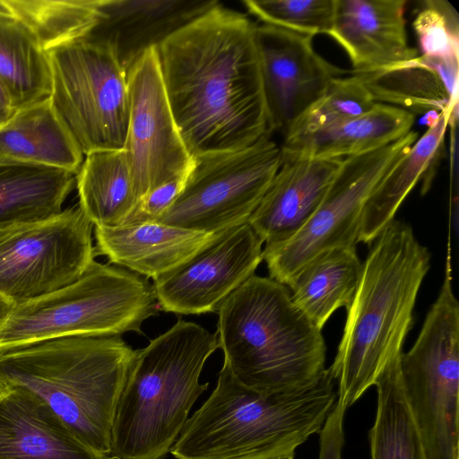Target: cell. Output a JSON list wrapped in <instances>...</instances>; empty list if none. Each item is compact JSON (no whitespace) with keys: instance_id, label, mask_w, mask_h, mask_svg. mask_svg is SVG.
<instances>
[{"instance_id":"obj_35","label":"cell","mask_w":459,"mask_h":459,"mask_svg":"<svg viewBox=\"0 0 459 459\" xmlns=\"http://www.w3.org/2000/svg\"><path fill=\"white\" fill-rule=\"evenodd\" d=\"M345 411L342 404L336 400L319 431L318 459H342L344 446Z\"/></svg>"},{"instance_id":"obj_5","label":"cell","mask_w":459,"mask_h":459,"mask_svg":"<svg viewBox=\"0 0 459 459\" xmlns=\"http://www.w3.org/2000/svg\"><path fill=\"white\" fill-rule=\"evenodd\" d=\"M217 313L224 363L244 385L287 392L313 384L325 372L322 330L297 307L286 285L254 274Z\"/></svg>"},{"instance_id":"obj_13","label":"cell","mask_w":459,"mask_h":459,"mask_svg":"<svg viewBox=\"0 0 459 459\" xmlns=\"http://www.w3.org/2000/svg\"><path fill=\"white\" fill-rule=\"evenodd\" d=\"M129 117L124 146L138 203L150 192L186 176L193 165L164 88L157 48L128 69Z\"/></svg>"},{"instance_id":"obj_15","label":"cell","mask_w":459,"mask_h":459,"mask_svg":"<svg viewBox=\"0 0 459 459\" xmlns=\"http://www.w3.org/2000/svg\"><path fill=\"white\" fill-rule=\"evenodd\" d=\"M262 240L248 223L223 231L185 264L153 281L158 308L180 315L217 312L254 275Z\"/></svg>"},{"instance_id":"obj_20","label":"cell","mask_w":459,"mask_h":459,"mask_svg":"<svg viewBox=\"0 0 459 459\" xmlns=\"http://www.w3.org/2000/svg\"><path fill=\"white\" fill-rule=\"evenodd\" d=\"M217 236L157 221L95 227V250L110 264L154 281L185 264Z\"/></svg>"},{"instance_id":"obj_11","label":"cell","mask_w":459,"mask_h":459,"mask_svg":"<svg viewBox=\"0 0 459 459\" xmlns=\"http://www.w3.org/2000/svg\"><path fill=\"white\" fill-rule=\"evenodd\" d=\"M281 157L266 134L247 148L195 159L181 192L156 221L211 234L247 223Z\"/></svg>"},{"instance_id":"obj_7","label":"cell","mask_w":459,"mask_h":459,"mask_svg":"<svg viewBox=\"0 0 459 459\" xmlns=\"http://www.w3.org/2000/svg\"><path fill=\"white\" fill-rule=\"evenodd\" d=\"M158 310L147 278L94 260L73 283L16 305L0 330V347L64 335L142 333Z\"/></svg>"},{"instance_id":"obj_34","label":"cell","mask_w":459,"mask_h":459,"mask_svg":"<svg viewBox=\"0 0 459 459\" xmlns=\"http://www.w3.org/2000/svg\"><path fill=\"white\" fill-rule=\"evenodd\" d=\"M187 175L150 192L138 203L134 211L123 225L156 221L178 197L185 185Z\"/></svg>"},{"instance_id":"obj_2","label":"cell","mask_w":459,"mask_h":459,"mask_svg":"<svg viewBox=\"0 0 459 459\" xmlns=\"http://www.w3.org/2000/svg\"><path fill=\"white\" fill-rule=\"evenodd\" d=\"M369 246L329 367L337 401L345 409L375 385L388 362L403 352L417 296L430 268L429 249L401 221H391Z\"/></svg>"},{"instance_id":"obj_3","label":"cell","mask_w":459,"mask_h":459,"mask_svg":"<svg viewBox=\"0 0 459 459\" xmlns=\"http://www.w3.org/2000/svg\"><path fill=\"white\" fill-rule=\"evenodd\" d=\"M134 355L120 336L74 334L0 347V395L14 388L30 392L82 443L109 456Z\"/></svg>"},{"instance_id":"obj_19","label":"cell","mask_w":459,"mask_h":459,"mask_svg":"<svg viewBox=\"0 0 459 459\" xmlns=\"http://www.w3.org/2000/svg\"><path fill=\"white\" fill-rule=\"evenodd\" d=\"M0 459H111L82 443L39 397L0 395Z\"/></svg>"},{"instance_id":"obj_18","label":"cell","mask_w":459,"mask_h":459,"mask_svg":"<svg viewBox=\"0 0 459 459\" xmlns=\"http://www.w3.org/2000/svg\"><path fill=\"white\" fill-rule=\"evenodd\" d=\"M281 154L276 174L247 221L265 246L287 240L304 226L342 160Z\"/></svg>"},{"instance_id":"obj_37","label":"cell","mask_w":459,"mask_h":459,"mask_svg":"<svg viewBox=\"0 0 459 459\" xmlns=\"http://www.w3.org/2000/svg\"><path fill=\"white\" fill-rule=\"evenodd\" d=\"M14 307L13 301L0 293V330L10 317Z\"/></svg>"},{"instance_id":"obj_16","label":"cell","mask_w":459,"mask_h":459,"mask_svg":"<svg viewBox=\"0 0 459 459\" xmlns=\"http://www.w3.org/2000/svg\"><path fill=\"white\" fill-rule=\"evenodd\" d=\"M406 0H334L327 33L346 52L352 74H367L419 56L410 46Z\"/></svg>"},{"instance_id":"obj_14","label":"cell","mask_w":459,"mask_h":459,"mask_svg":"<svg viewBox=\"0 0 459 459\" xmlns=\"http://www.w3.org/2000/svg\"><path fill=\"white\" fill-rule=\"evenodd\" d=\"M255 39L268 132L284 136L334 79L351 72L322 57L312 37L261 23Z\"/></svg>"},{"instance_id":"obj_23","label":"cell","mask_w":459,"mask_h":459,"mask_svg":"<svg viewBox=\"0 0 459 459\" xmlns=\"http://www.w3.org/2000/svg\"><path fill=\"white\" fill-rule=\"evenodd\" d=\"M450 117L449 111L440 112L408 153L373 189L364 205L358 242L370 245L394 220L406 196L437 160Z\"/></svg>"},{"instance_id":"obj_8","label":"cell","mask_w":459,"mask_h":459,"mask_svg":"<svg viewBox=\"0 0 459 459\" xmlns=\"http://www.w3.org/2000/svg\"><path fill=\"white\" fill-rule=\"evenodd\" d=\"M399 367L426 459H458L459 303L449 265L415 342L400 356Z\"/></svg>"},{"instance_id":"obj_32","label":"cell","mask_w":459,"mask_h":459,"mask_svg":"<svg viewBox=\"0 0 459 459\" xmlns=\"http://www.w3.org/2000/svg\"><path fill=\"white\" fill-rule=\"evenodd\" d=\"M243 4L264 24L312 38L327 34L333 24L334 0H244Z\"/></svg>"},{"instance_id":"obj_9","label":"cell","mask_w":459,"mask_h":459,"mask_svg":"<svg viewBox=\"0 0 459 459\" xmlns=\"http://www.w3.org/2000/svg\"><path fill=\"white\" fill-rule=\"evenodd\" d=\"M49 100L79 149H124L128 117L127 73L105 46L80 39L47 51Z\"/></svg>"},{"instance_id":"obj_12","label":"cell","mask_w":459,"mask_h":459,"mask_svg":"<svg viewBox=\"0 0 459 459\" xmlns=\"http://www.w3.org/2000/svg\"><path fill=\"white\" fill-rule=\"evenodd\" d=\"M78 205L43 221L0 226V293L19 305L78 280L97 255Z\"/></svg>"},{"instance_id":"obj_24","label":"cell","mask_w":459,"mask_h":459,"mask_svg":"<svg viewBox=\"0 0 459 459\" xmlns=\"http://www.w3.org/2000/svg\"><path fill=\"white\" fill-rule=\"evenodd\" d=\"M76 172L29 162H0V226L49 219L76 183Z\"/></svg>"},{"instance_id":"obj_25","label":"cell","mask_w":459,"mask_h":459,"mask_svg":"<svg viewBox=\"0 0 459 459\" xmlns=\"http://www.w3.org/2000/svg\"><path fill=\"white\" fill-rule=\"evenodd\" d=\"M361 270L356 247L325 251L307 263L288 286L292 301L322 330L335 310L351 305Z\"/></svg>"},{"instance_id":"obj_29","label":"cell","mask_w":459,"mask_h":459,"mask_svg":"<svg viewBox=\"0 0 459 459\" xmlns=\"http://www.w3.org/2000/svg\"><path fill=\"white\" fill-rule=\"evenodd\" d=\"M357 75L377 103L394 106L414 116L449 111L452 117H457V107L453 106L440 77L423 63L420 56Z\"/></svg>"},{"instance_id":"obj_38","label":"cell","mask_w":459,"mask_h":459,"mask_svg":"<svg viewBox=\"0 0 459 459\" xmlns=\"http://www.w3.org/2000/svg\"><path fill=\"white\" fill-rule=\"evenodd\" d=\"M273 459H294L293 456H286V457H278V458H273Z\"/></svg>"},{"instance_id":"obj_33","label":"cell","mask_w":459,"mask_h":459,"mask_svg":"<svg viewBox=\"0 0 459 459\" xmlns=\"http://www.w3.org/2000/svg\"><path fill=\"white\" fill-rule=\"evenodd\" d=\"M412 27L423 56L458 57V16L445 1H425Z\"/></svg>"},{"instance_id":"obj_21","label":"cell","mask_w":459,"mask_h":459,"mask_svg":"<svg viewBox=\"0 0 459 459\" xmlns=\"http://www.w3.org/2000/svg\"><path fill=\"white\" fill-rule=\"evenodd\" d=\"M415 116L399 108L376 103L368 112L337 126L283 137L282 153L314 159H344L367 152L406 135Z\"/></svg>"},{"instance_id":"obj_22","label":"cell","mask_w":459,"mask_h":459,"mask_svg":"<svg viewBox=\"0 0 459 459\" xmlns=\"http://www.w3.org/2000/svg\"><path fill=\"white\" fill-rule=\"evenodd\" d=\"M83 156L49 98L16 110L0 126V162H29L77 173Z\"/></svg>"},{"instance_id":"obj_4","label":"cell","mask_w":459,"mask_h":459,"mask_svg":"<svg viewBox=\"0 0 459 459\" xmlns=\"http://www.w3.org/2000/svg\"><path fill=\"white\" fill-rule=\"evenodd\" d=\"M329 368L313 384L262 393L241 384L223 362L216 387L188 418L170 453L176 459L293 456L322 429L337 400Z\"/></svg>"},{"instance_id":"obj_17","label":"cell","mask_w":459,"mask_h":459,"mask_svg":"<svg viewBox=\"0 0 459 459\" xmlns=\"http://www.w3.org/2000/svg\"><path fill=\"white\" fill-rule=\"evenodd\" d=\"M215 0H100V18L86 39L107 47L126 73L148 49L218 4Z\"/></svg>"},{"instance_id":"obj_31","label":"cell","mask_w":459,"mask_h":459,"mask_svg":"<svg viewBox=\"0 0 459 459\" xmlns=\"http://www.w3.org/2000/svg\"><path fill=\"white\" fill-rule=\"evenodd\" d=\"M376 103L358 75L351 72L334 79L323 97L283 137L337 126L368 112Z\"/></svg>"},{"instance_id":"obj_6","label":"cell","mask_w":459,"mask_h":459,"mask_svg":"<svg viewBox=\"0 0 459 459\" xmlns=\"http://www.w3.org/2000/svg\"><path fill=\"white\" fill-rule=\"evenodd\" d=\"M219 348L217 333L179 319L135 350L111 430V459H162L170 452L197 398L199 377Z\"/></svg>"},{"instance_id":"obj_1","label":"cell","mask_w":459,"mask_h":459,"mask_svg":"<svg viewBox=\"0 0 459 459\" xmlns=\"http://www.w3.org/2000/svg\"><path fill=\"white\" fill-rule=\"evenodd\" d=\"M255 26L219 3L157 47L167 97L193 160L270 134Z\"/></svg>"},{"instance_id":"obj_26","label":"cell","mask_w":459,"mask_h":459,"mask_svg":"<svg viewBox=\"0 0 459 459\" xmlns=\"http://www.w3.org/2000/svg\"><path fill=\"white\" fill-rule=\"evenodd\" d=\"M75 184L78 204L95 227L123 225L138 204L124 149L85 155Z\"/></svg>"},{"instance_id":"obj_10","label":"cell","mask_w":459,"mask_h":459,"mask_svg":"<svg viewBox=\"0 0 459 459\" xmlns=\"http://www.w3.org/2000/svg\"><path fill=\"white\" fill-rule=\"evenodd\" d=\"M417 139L418 133L411 130L389 144L342 159L323 200L304 226L287 240L263 249L270 278L288 287L320 254L356 247L367 199Z\"/></svg>"},{"instance_id":"obj_28","label":"cell","mask_w":459,"mask_h":459,"mask_svg":"<svg viewBox=\"0 0 459 459\" xmlns=\"http://www.w3.org/2000/svg\"><path fill=\"white\" fill-rule=\"evenodd\" d=\"M401 354L388 362L375 384L377 410L368 431L370 459H426L403 392Z\"/></svg>"},{"instance_id":"obj_30","label":"cell","mask_w":459,"mask_h":459,"mask_svg":"<svg viewBox=\"0 0 459 459\" xmlns=\"http://www.w3.org/2000/svg\"><path fill=\"white\" fill-rule=\"evenodd\" d=\"M47 52L86 39L100 18V0H3Z\"/></svg>"},{"instance_id":"obj_27","label":"cell","mask_w":459,"mask_h":459,"mask_svg":"<svg viewBox=\"0 0 459 459\" xmlns=\"http://www.w3.org/2000/svg\"><path fill=\"white\" fill-rule=\"evenodd\" d=\"M0 82L15 110L47 100L51 70L47 52L0 0Z\"/></svg>"},{"instance_id":"obj_36","label":"cell","mask_w":459,"mask_h":459,"mask_svg":"<svg viewBox=\"0 0 459 459\" xmlns=\"http://www.w3.org/2000/svg\"><path fill=\"white\" fill-rule=\"evenodd\" d=\"M15 111L7 92L0 82V126L4 125Z\"/></svg>"}]
</instances>
